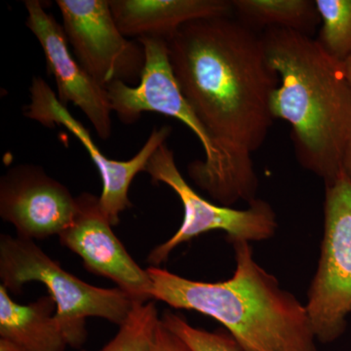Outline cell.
Wrapping results in <instances>:
<instances>
[{"mask_svg": "<svg viewBox=\"0 0 351 351\" xmlns=\"http://www.w3.org/2000/svg\"><path fill=\"white\" fill-rule=\"evenodd\" d=\"M159 321L156 302H136L117 336L99 351H152Z\"/></svg>", "mask_w": 351, "mask_h": 351, "instance_id": "obj_17", "label": "cell"}, {"mask_svg": "<svg viewBox=\"0 0 351 351\" xmlns=\"http://www.w3.org/2000/svg\"><path fill=\"white\" fill-rule=\"evenodd\" d=\"M0 278L14 294H22L25 283H43L56 304L55 316L66 343L73 348L86 341L87 318H103L120 327L136 304L119 288L95 287L69 274L34 240L7 234L0 237Z\"/></svg>", "mask_w": 351, "mask_h": 351, "instance_id": "obj_4", "label": "cell"}, {"mask_svg": "<svg viewBox=\"0 0 351 351\" xmlns=\"http://www.w3.org/2000/svg\"><path fill=\"white\" fill-rule=\"evenodd\" d=\"M56 304L43 295L29 304H17L0 286V338L25 351H64L66 343L56 316Z\"/></svg>", "mask_w": 351, "mask_h": 351, "instance_id": "obj_14", "label": "cell"}, {"mask_svg": "<svg viewBox=\"0 0 351 351\" xmlns=\"http://www.w3.org/2000/svg\"><path fill=\"white\" fill-rule=\"evenodd\" d=\"M0 351H25L9 339L0 338Z\"/></svg>", "mask_w": 351, "mask_h": 351, "instance_id": "obj_21", "label": "cell"}, {"mask_svg": "<svg viewBox=\"0 0 351 351\" xmlns=\"http://www.w3.org/2000/svg\"><path fill=\"white\" fill-rule=\"evenodd\" d=\"M117 27L127 38L168 39L186 23L232 15L228 0H110Z\"/></svg>", "mask_w": 351, "mask_h": 351, "instance_id": "obj_13", "label": "cell"}, {"mask_svg": "<svg viewBox=\"0 0 351 351\" xmlns=\"http://www.w3.org/2000/svg\"><path fill=\"white\" fill-rule=\"evenodd\" d=\"M167 44L176 80L217 154L213 167L191 180L221 206L250 204L258 188L252 154L274 124L280 82L262 32L232 14L186 23Z\"/></svg>", "mask_w": 351, "mask_h": 351, "instance_id": "obj_1", "label": "cell"}, {"mask_svg": "<svg viewBox=\"0 0 351 351\" xmlns=\"http://www.w3.org/2000/svg\"><path fill=\"white\" fill-rule=\"evenodd\" d=\"M233 15L254 31L290 29L313 38L320 16L315 0H232Z\"/></svg>", "mask_w": 351, "mask_h": 351, "instance_id": "obj_15", "label": "cell"}, {"mask_svg": "<svg viewBox=\"0 0 351 351\" xmlns=\"http://www.w3.org/2000/svg\"><path fill=\"white\" fill-rule=\"evenodd\" d=\"M152 351H193L181 338L164 326L161 320L157 325Z\"/></svg>", "mask_w": 351, "mask_h": 351, "instance_id": "obj_19", "label": "cell"}, {"mask_svg": "<svg viewBox=\"0 0 351 351\" xmlns=\"http://www.w3.org/2000/svg\"><path fill=\"white\" fill-rule=\"evenodd\" d=\"M320 16L316 40L330 56L346 63L351 58V0H315Z\"/></svg>", "mask_w": 351, "mask_h": 351, "instance_id": "obj_16", "label": "cell"}, {"mask_svg": "<svg viewBox=\"0 0 351 351\" xmlns=\"http://www.w3.org/2000/svg\"><path fill=\"white\" fill-rule=\"evenodd\" d=\"M164 326L177 335L193 351H242L228 331L209 332L189 324L181 314L166 311L160 318Z\"/></svg>", "mask_w": 351, "mask_h": 351, "instance_id": "obj_18", "label": "cell"}, {"mask_svg": "<svg viewBox=\"0 0 351 351\" xmlns=\"http://www.w3.org/2000/svg\"><path fill=\"white\" fill-rule=\"evenodd\" d=\"M137 40L144 47L145 56L140 82L137 86L115 82L106 88L112 112L125 124L137 122L143 112L159 113L179 120L197 137L205 154L204 160L189 164V177L207 172L216 162V152L176 80L167 41L156 38Z\"/></svg>", "mask_w": 351, "mask_h": 351, "instance_id": "obj_8", "label": "cell"}, {"mask_svg": "<svg viewBox=\"0 0 351 351\" xmlns=\"http://www.w3.org/2000/svg\"><path fill=\"white\" fill-rule=\"evenodd\" d=\"M267 58L279 75L271 101L274 119L291 126L298 162L332 184L343 174L351 142V86L346 64L316 40L284 29L262 32Z\"/></svg>", "mask_w": 351, "mask_h": 351, "instance_id": "obj_2", "label": "cell"}, {"mask_svg": "<svg viewBox=\"0 0 351 351\" xmlns=\"http://www.w3.org/2000/svg\"><path fill=\"white\" fill-rule=\"evenodd\" d=\"M73 223L59 235L64 247L82 258L85 269L110 279L135 302L152 300V284L147 269L138 265L112 232L101 212L99 197L83 193L77 197Z\"/></svg>", "mask_w": 351, "mask_h": 351, "instance_id": "obj_11", "label": "cell"}, {"mask_svg": "<svg viewBox=\"0 0 351 351\" xmlns=\"http://www.w3.org/2000/svg\"><path fill=\"white\" fill-rule=\"evenodd\" d=\"M31 103L25 107V117L48 128L64 126L85 147L100 173L103 189L99 204L112 226L119 225L120 214L132 207L129 189L136 176L145 172L149 159L172 133V127H154L142 149L129 160H112L104 156L95 144L86 127L71 115L68 108L58 100L57 94L43 78L34 76L29 87Z\"/></svg>", "mask_w": 351, "mask_h": 351, "instance_id": "obj_9", "label": "cell"}, {"mask_svg": "<svg viewBox=\"0 0 351 351\" xmlns=\"http://www.w3.org/2000/svg\"><path fill=\"white\" fill-rule=\"evenodd\" d=\"M306 307L319 343L343 336L351 313V182L343 175L326 186L320 258Z\"/></svg>", "mask_w": 351, "mask_h": 351, "instance_id": "obj_5", "label": "cell"}, {"mask_svg": "<svg viewBox=\"0 0 351 351\" xmlns=\"http://www.w3.org/2000/svg\"><path fill=\"white\" fill-rule=\"evenodd\" d=\"M63 29L78 63L101 87L140 82L145 56L142 44L120 32L110 0H57Z\"/></svg>", "mask_w": 351, "mask_h": 351, "instance_id": "obj_7", "label": "cell"}, {"mask_svg": "<svg viewBox=\"0 0 351 351\" xmlns=\"http://www.w3.org/2000/svg\"><path fill=\"white\" fill-rule=\"evenodd\" d=\"M228 241L237 263L230 279L215 283L189 280L151 265L147 271L152 300L219 321L242 351H317L306 304L258 265L250 242Z\"/></svg>", "mask_w": 351, "mask_h": 351, "instance_id": "obj_3", "label": "cell"}, {"mask_svg": "<svg viewBox=\"0 0 351 351\" xmlns=\"http://www.w3.org/2000/svg\"><path fill=\"white\" fill-rule=\"evenodd\" d=\"M145 173L154 184L162 182L174 191L184 208V219L171 239L149 253L147 262L159 267L178 246L204 233L221 230L228 239L265 241L276 235L278 223L274 208L263 199H255L245 210L221 206L205 199L182 177L174 152L163 144L149 159Z\"/></svg>", "mask_w": 351, "mask_h": 351, "instance_id": "obj_6", "label": "cell"}, {"mask_svg": "<svg viewBox=\"0 0 351 351\" xmlns=\"http://www.w3.org/2000/svg\"><path fill=\"white\" fill-rule=\"evenodd\" d=\"M346 73H348V80H350L351 86V58L346 62ZM351 182V142L346 151L345 160L343 164V174Z\"/></svg>", "mask_w": 351, "mask_h": 351, "instance_id": "obj_20", "label": "cell"}, {"mask_svg": "<svg viewBox=\"0 0 351 351\" xmlns=\"http://www.w3.org/2000/svg\"><path fill=\"white\" fill-rule=\"evenodd\" d=\"M77 207L69 189L38 166H15L0 180V217L21 239L59 237L73 223Z\"/></svg>", "mask_w": 351, "mask_h": 351, "instance_id": "obj_10", "label": "cell"}, {"mask_svg": "<svg viewBox=\"0 0 351 351\" xmlns=\"http://www.w3.org/2000/svg\"><path fill=\"white\" fill-rule=\"evenodd\" d=\"M25 25L38 38L49 73L54 76L58 100L66 107L73 103L91 122L101 140L112 136V108L106 88L101 87L71 54L63 25L47 13L38 0L25 1Z\"/></svg>", "mask_w": 351, "mask_h": 351, "instance_id": "obj_12", "label": "cell"}]
</instances>
